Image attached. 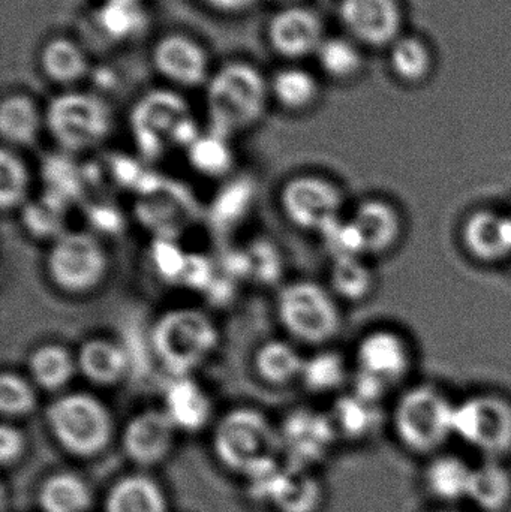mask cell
<instances>
[{
  "label": "cell",
  "instance_id": "1",
  "mask_svg": "<svg viewBox=\"0 0 511 512\" xmlns=\"http://www.w3.org/2000/svg\"><path fill=\"white\" fill-rule=\"evenodd\" d=\"M212 451L225 471L248 480L281 463L279 427L258 409H231L213 427Z\"/></svg>",
  "mask_w": 511,
  "mask_h": 512
},
{
  "label": "cell",
  "instance_id": "2",
  "mask_svg": "<svg viewBox=\"0 0 511 512\" xmlns=\"http://www.w3.org/2000/svg\"><path fill=\"white\" fill-rule=\"evenodd\" d=\"M455 414V400L437 385H410L393 405L390 427L407 453L429 459L455 438Z\"/></svg>",
  "mask_w": 511,
  "mask_h": 512
},
{
  "label": "cell",
  "instance_id": "3",
  "mask_svg": "<svg viewBox=\"0 0 511 512\" xmlns=\"http://www.w3.org/2000/svg\"><path fill=\"white\" fill-rule=\"evenodd\" d=\"M270 81L248 62L222 65L206 84L210 131L231 138L257 126L269 104Z\"/></svg>",
  "mask_w": 511,
  "mask_h": 512
},
{
  "label": "cell",
  "instance_id": "4",
  "mask_svg": "<svg viewBox=\"0 0 511 512\" xmlns=\"http://www.w3.org/2000/svg\"><path fill=\"white\" fill-rule=\"evenodd\" d=\"M44 418L57 447L72 459H96L116 438L113 412L104 400L87 391L57 394L45 409Z\"/></svg>",
  "mask_w": 511,
  "mask_h": 512
},
{
  "label": "cell",
  "instance_id": "5",
  "mask_svg": "<svg viewBox=\"0 0 511 512\" xmlns=\"http://www.w3.org/2000/svg\"><path fill=\"white\" fill-rule=\"evenodd\" d=\"M129 129L138 152L150 161L173 149H188L201 135L186 99L170 89L150 90L137 99Z\"/></svg>",
  "mask_w": 511,
  "mask_h": 512
},
{
  "label": "cell",
  "instance_id": "6",
  "mask_svg": "<svg viewBox=\"0 0 511 512\" xmlns=\"http://www.w3.org/2000/svg\"><path fill=\"white\" fill-rule=\"evenodd\" d=\"M150 343L156 360L173 378L192 376L215 354L218 325L203 310L177 307L156 319Z\"/></svg>",
  "mask_w": 511,
  "mask_h": 512
},
{
  "label": "cell",
  "instance_id": "7",
  "mask_svg": "<svg viewBox=\"0 0 511 512\" xmlns=\"http://www.w3.org/2000/svg\"><path fill=\"white\" fill-rule=\"evenodd\" d=\"M414 363V348L404 333L393 328H375L357 343L351 361V391L383 403L410 378Z\"/></svg>",
  "mask_w": 511,
  "mask_h": 512
},
{
  "label": "cell",
  "instance_id": "8",
  "mask_svg": "<svg viewBox=\"0 0 511 512\" xmlns=\"http://www.w3.org/2000/svg\"><path fill=\"white\" fill-rule=\"evenodd\" d=\"M276 315L285 333L300 345L324 348L341 334V301L329 286L294 280L279 291Z\"/></svg>",
  "mask_w": 511,
  "mask_h": 512
},
{
  "label": "cell",
  "instance_id": "9",
  "mask_svg": "<svg viewBox=\"0 0 511 512\" xmlns=\"http://www.w3.org/2000/svg\"><path fill=\"white\" fill-rule=\"evenodd\" d=\"M45 273L57 291L83 297L104 285L110 273V256L92 231H65L48 246Z\"/></svg>",
  "mask_w": 511,
  "mask_h": 512
},
{
  "label": "cell",
  "instance_id": "10",
  "mask_svg": "<svg viewBox=\"0 0 511 512\" xmlns=\"http://www.w3.org/2000/svg\"><path fill=\"white\" fill-rule=\"evenodd\" d=\"M113 111L95 93L63 92L51 99L45 126L63 153L77 155L101 146L113 131Z\"/></svg>",
  "mask_w": 511,
  "mask_h": 512
},
{
  "label": "cell",
  "instance_id": "11",
  "mask_svg": "<svg viewBox=\"0 0 511 512\" xmlns=\"http://www.w3.org/2000/svg\"><path fill=\"white\" fill-rule=\"evenodd\" d=\"M455 438L482 460H509L511 399L483 391L456 402Z\"/></svg>",
  "mask_w": 511,
  "mask_h": 512
},
{
  "label": "cell",
  "instance_id": "12",
  "mask_svg": "<svg viewBox=\"0 0 511 512\" xmlns=\"http://www.w3.org/2000/svg\"><path fill=\"white\" fill-rule=\"evenodd\" d=\"M282 215L297 230L323 234L344 216L345 195L341 186L317 173L288 177L279 189Z\"/></svg>",
  "mask_w": 511,
  "mask_h": 512
},
{
  "label": "cell",
  "instance_id": "13",
  "mask_svg": "<svg viewBox=\"0 0 511 512\" xmlns=\"http://www.w3.org/2000/svg\"><path fill=\"white\" fill-rule=\"evenodd\" d=\"M252 501L275 512H321L326 487L314 471L291 468L284 462L246 480Z\"/></svg>",
  "mask_w": 511,
  "mask_h": 512
},
{
  "label": "cell",
  "instance_id": "14",
  "mask_svg": "<svg viewBox=\"0 0 511 512\" xmlns=\"http://www.w3.org/2000/svg\"><path fill=\"white\" fill-rule=\"evenodd\" d=\"M281 456L291 468L314 471L326 462L339 441L330 414L299 409L279 427Z\"/></svg>",
  "mask_w": 511,
  "mask_h": 512
},
{
  "label": "cell",
  "instance_id": "15",
  "mask_svg": "<svg viewBox=\"0 0 511 512\" xmlns=\"http://www.w3.org/2000/svg\"><path fill=\"white\" fill-rule=\"evenodd\" d=\"M177 435L179 432L162 408L143 409L123 424L120 447L132 465L147 471L170 459Z\"/></svg>",
  "mask_w": 511,
  "mask_h": 512
},
{
  "label": "cell",
  "instance_id": "16",
  "mask_svg": "<svg viewBox=\"0 0 511 512\" xmlns=\"http://www.w3.org/2000/svg\"><path fill=\"white\" fill-rule=\"evenodd\" d=\"M135 212L144 227L155 231V239L174 240L176 233H180L195 215L191 195L179 185L164 182L159 177L140 192Z\"/></svg>",
  "mask_w": 511,
  "mask_h": 512
},
{
  "label": "cell",
  "instance_id": "17",
  "mask_svg": "<svg viewBox=\"0 0 511 512\" xmlns=\"http://www.w3.org/2000/svg\"><path fill=\"white\" fill-rule=\"evenodd\" d=\"M324 39L320 15L306 6H284L267 24V41L284 59H303L315 54Z\"/></svg>",
  "mask_w": 511,
  "mask_h": 512
},
{
  "label": "cell",
  "instance_id": "18",
  "mask_svg": "<svg viewBox=\"0 0 511 512\" xmlns=\"http://www.w3.org/2000/svg\"><path fill=\"white\" fill-rule=\"evenodd\" d=\"M350 219L368 259L392 254L404 239V215L392 201L384 198L363 200L357 204Z\"/></svg>",
  "mask_w": 511,
  "mask_h": 512
},
{
  "label": "cell",
  "instance_id": "19",
  "mask_svg": "<svg viewBox=\"0 0 511 512\" xmlns=\"http://www.w3.org/2000/svg\"><path fill=\"white\" fill-rule=\"evenodd\" d=\"M156 71L179 87L203 86L209 81V57L195 39L180 33L162 36L152 50Z\"/></svg>",
  "mask_w": 511,
  "mask_h": 512
},
{
  "label": "cell",
  "instance_id": "20",
  "mask_svg": "<svg viewBox=\"0 0 511 512\" xmlns=\"http://www.w3.org/2000/svg\"><path fill=\"white\" fill-rule=\"evenodd\" d=\"M461 242L473 261L497 265L511 258V215L480 209L465 218Z\"/></svg>",
  "mask_w": 511,
  "mask_h": 512
},
{
  "label": "cell",
  "instance_id": "21",
  "mask_svg": "<svg viewBox=\"0 0 511 512\" xmlns=\"http://www.w3.org/2000/svg\"><path fill=\"white\" fill-rule=\"evenodd\" d=\"M339 14L348 32L365 44H386L401 26L395 0H342Z\"/></svg>",
  "mask_w": 511,
  "mask_h": 512
},
{
  "label": "cell",
  "instance_id": "22",
  "mask_svg": "<svg viewBox=\"0 0 511 512\" xmlns=\"http://www.w3.org/2000/svg\"><path fill=\"white\" fill-rule=\"evenodd\" d=\"M162 411L179 433H200L213 418L209 393L192 376L171 379L164 391Z\"/></svg>",
  "mask_w": 511,
  "mask_h": 512
},
{
  "label": "cell",
  "instance_id": "23",
  "mask_svg": "<svg viewBox=\"0 0 511 512\" xmlns=\"http://www.w3.org/2000/svg\"><path fill=\"white\" fill-rule=\"evenodd\" d=\"M473 465L458 454L441 453L429 457L423 468V489L441 507H456L468 501Z\"/></svg>",
  "mask_w": 511,
  "mask_h": 512
},
{
  "label": "cell",
  "instance_id": "24",
  "mask_svg": "<svg viewBox=\"0 0 511 512\" xmlns=\"http://www.w3.org/2000/svg\"><path fill=\"white\" fill-rule=\"evenodd\" d=\"M75 357L78 375L93 387H116L129 372L128 352L117 340L108 337L83 340Z\"/></svg>",
  "mask_w": 511,
  "mask_h": 512
},
{
  "label": "cell",
  "instance_id": "25",
  "mask_svg": "<svg viewBox=\"0 0 511 512\" xmlns=\"http://www.w3.org/2000/svg\"><path fill=\"white\" fill-rule=\"evenodd\" d=\"M104 512H170L164 486L147 472L117 478L105 493Z\"/></svg>",
  "mask_w": 511,
  "mask_h": 512
},
{
  "label": "cell",
  "instance_id": "26",
  "mask_svg": "<svg viewBox=\"0 0 511 512\" xmlns=\"http://www.w3.org/2000/svg\"><path fill=\"white\" fill-rule=\"evenodd\" d=\"M26 375L39 391L65 393L78 375L77 357L63 343L36 345L26 358Z\"/></svg>",
  "mask_w": 511,
  "mask_h": 512
},
{
  "label": "cell",
  "instance_id": "27",
  "mask_svg": "<svg viewBox=\"0 0 511 512\" xmlns=\"http://www.w3.org/2000/svg\"><path fill=\"white\" fill-rule=\"evenodd\" d=\"M36 504L41 512H90L95 493L89 481L77 472L57 471L39 484Z\"/></svg>",
  "mask_w": 511,
  "mask_h": 512
},
{
  "label": "cell",
  "instance_id": "28",
  "mask_svg": "<svg viewBox=\"0 0 511 512\" xmlns=\"http://www.w3.org/2000/svg\"><path fill=\"white\" fill-rule=\"evenodd\" d=\"M381 405L351 390L339 396L329 412L339 441L362 442L372 438L383 424Z\"/></svg>",
  "mask_w": 511,
  "mask_h": 512
},
{
  "label": "cell",
  "instance_id": "29",
  "mask_svg": "<svg viewBox=\"0 0 511 512\" xmlns=\"http://www.w3.org/2000/svg\"><path fill=\"white\" fill-rule=\"evenodd\" d=\"M468 502L480 512L511 508V468L507 460H480L473 465Z\"/></svg>",
  "mask_w": 511,
  "mask_h": 512
},
{
  "label": "cell",
  "instance_id": "30",
  "mask_svg": "<svg viewBox=\"0 0 511 512\" xmlns=\"http://www.w3.org/2000/svg\"><path fill=\"white\" fill-rule=\"evenodd\" d=\"M252 364L261 382L281 388L300 381L305 358L293 343L272 339L258 346Z\"/></svg>",
  "mask_w": 511,
  "mask_h": 512
},
{
  "label": "cell",
  "instance_id": "31",
  "mask_svg": "<svg viewBox=\"0 0 511 512\" xmlns=\"http://www.w3.org/2000/svg\"><path fill=\"white\" fill-rule=\"evenodd\" d=\"M45 116L36 102L27 95L8 96L0 104V135L6 147H29L38 140Z\"/></svg>",
  "mask_w": 511,
  "mask_h": 512
},
{
  "label": "cell",
  "instance_id": "32",
  "mask_svg": "<svg viewBox=\"0 0 511 512\" xmlns=\"http://www.w3.org/2000/svg\"><path fill=\"white\" fill-rule=\"evenodd\" d=\"M353 381L350 361L333 349H321L305 358L300 382L314 394H332L344 390Z\"/></svg>",
  "mask_w": 511,
  "mask_h": 512
},
{
  "label": "cell",
  "instance_id": "33",
  "mask_svg": "<svg viewBox=\"0 0 511 512\" xmlns=\"http://www.w3.org/2000/svg\"><path fill=\"white\" fill-rule=\"evenodd\" d=\"M39 65L48 80L59 86H72L87 74L89 60L77 42L54 38L42 47Z\"/></svg>",
  "mask_w": 511,
  "mask_h": 512
},
{
  "label": "cell",
  "instance_id": "34",
  "mask_svg": "<svg viewBox=\"0 0 511 512\" xmlns=\"http://www.w3.org/2000/svg\"><path fill=\"white\" fill-rule=\"evenodd\" d=\"M96 26L111 41H131L149 23L143 0H102L96 9Z\"/></svg>",
  "mask_w": 511,
  "mask_h": 512
},
{
  "label": "cell",
  "instance_id": "35",
  "mask_svg": "<svg viewBox=\"0 0 511 512\" xmlns=\"http://www.w3.org/2000/svg\"><path fill=\"white\" fill-rule=\"evenodd\" d=\"M329 289L339 301L362 303L374 294L377 276L368 258L333 259Z\"/></svg>",
  "mask_w": 511,
  "mask_h": 512
},
{
  "label": "cell",
  "instance_id": "36",
  "mask_svg": "<svg viewBox=\"0 0 511 512\" xmlns=\"http://www.w3.org/2000/svg\"><path fill=\"white\" fill-rule=\"evenodd\" d=\"M318 93L320 87L314 75L297 66L279 69L270 80V95L290 113H303L311 108Z\"/></svg>",
  "mask_w": 511,
  "mask_h": 512
},
{
  "label": "cell",
  "instance_id": "37",
  "mask_svg": "<svg viewBox=\"0 0 511 512\" xmlns=\"http://www.w3.org/2000/svg\"><path fill=\"white\" fill-rule=\"evenodd\" d=\"M189 165L195 173L207 179H219L231 173L234 167V155L230 141L224 135L210 131L201 134L186 149Z\"/></svg>",
  "mask_w": 511,
  "mask_h": 512
},
{
  "label": "cell",
  "instance_id": "38",
  "mask_svg": "<svg viewBox=\"0 0 511 512\" xmlns=\"http://www.w3.org/2000/svg\"><path fill=\"white\" fill-rule=\"evenodd\" d=\"M32 176L29 167L11 147L0 152V209L3 213L21 210L29 203Z\"/></svg>",
  "mask_w": 511,
  "mask_h": 512
},
{
  "label": "cell",
  "instance_id": "39",
  "mask_svg": "<svg viewBox=\"0 0 511 512\" xmlns=\"http://www.w3.org/2000/svg\"><path fill=\"white\" fill-rule=\"evenodd\" d=\"M66 201L60 200L56 195L45 192L44 197L38 201H29L20 210L23 218V227L29 236L36 240L54 242L57 237L65 233L62 222L65 218Z\"/></svg>",
  "mask_w": 511,
  "mask_h": 512
},
{
  "label": "cell",
  "instance_id": "40",
  "mask_svg": "<svg viewBox=\"0 0 511 512\" xmlns=\"http://www.w3.org/2000/svg\"><path fill=\"white\" fill-rule=\"evenodd\" d=\"M38 388L29 376L14 370L0 373V414L3 421L23 420L38 408Z\"/></svg>",
  "mask_w": 511,
  "mask_h": 512
},
{
  "label": "cell",
  "instance_id": "41",
  "mask_svg": "<svg viewBox=\"0 0 511 512\" xmlns=\"http://www.w3.org/2000/svg\"><path fill=\"white\" fill-rule=\"evenodd\" d=\"M315 54L323 71L336 78L350 77L362 63L356 45L345 38L324 39Z\"/></svg>",
  "mask_w": 511,
  "mask_h": 512
},
{
  "label": "cell",
  "instance_id": "42",
  "mask_svg": "<svg viewBox=\"0 0 511 512\" xmlns=\"http://www.w3.org/2000/svg\"><path fill=\"white\" fill-rule=\"evenodd\" d=\"M252 203V186L248 182H231L221 189L212 206L213 222L219 227H231L245 218Z\"/></svg>",
  "mask_w": 511,
  "mask_h": 512
},
{
  "label": "cell",
  "instance_id": "43",
  "mask_svg": "<svg viewBox=\"0 0 511 512\" xmlns=\"http://www.w3.org/2000/svg\"><path fill=\"white\" fill-rule=\"evenodd\" d=\"M392 66L404 80H419L431 66L428 48L416 38H402L392 50Z\"/></svg>",
  "mask_w": 511,
  "mask_h": 512
},
{
  "label": "cell",
  "instance_id": "44",
  "mask_svg": "<svg viewBox=\"0 0 511 512\" xmlns=\"http://www.w3.org/2000/svg\"><path fill=\"white\" fill-rule=\"evenodd\" d=\"M47 162L45 182L48 194L56 195L66 203L77 198L81 192L83 173L69 162L68 156H59Z\"/></svg>",
  "mask_w": 511,
  "mask_h": 512
},
{
  "label": "cell",
  "instance_id": "45",
  "mask_svg": "<svg viewBox=\"0 0 511 512\" xmlns=\"http://www.w3.org/2000/svg\"><path fill=\"white\" fill-rule=\"evenodd\" d=\"M153 268L161 279L168 283L182 282L188 254L182 251L174 239L156 237L150 249Z\"/></svg>",
  "mask_w": 511,
  "mask_h": 512
},
{
  "label": "cell",
  "instance_id": "46",
  "mask_svg": "<svg viewBox=\"0 0 511 512\" xmlns=\"http://www.w3.org/2000/svg\"><path fill=\"white\" fill-rule=\"evenodd\" d=\"M246 252L249 276L261 283H270L281 273V259L275 246L269 242H257Z\"/></svg>",
  "mask_w": 511,
  "mask_h": 512
},
{
  "label": "cell",
  "instance_id": "47",
  "mask_svg": "<svg viewBox=\"0 0 511 512\" xmlns=\"http://www.w3.org/2000/svg\"><path fill=\"white\" fill-rule=\"evenodd\" d=\"M29 450L26 433L11 421H3L0 426V463L3 469L20 465Z\"/></svg>",
  "mask_w": 511,
  "mask_h": 512
},
{
  "label": "cell",
  "instance_id": "48",
  "mask_svg": "<svg viewBox=\"0 0 511 512\" xmlns=\"http://www.w3.org/2000/svg\"><path fill=\"white\" fill-rule=\"evenodd\" d=\"M215 282V268L210 259L203 255L188 254L185 271H183V285L192 289H207Z\"/></svg>",
  "mask_w": 511,
  "mask_h": 512
},
{
  "label": "cell",
  "instance_id": "49",
  "mask_svg": "<svg viewBox=\"0 0 511 512\" xmlns=\"http://www.w3.org/2000/svg\"><path fill=\"white\" fill-rule=\"evenodd\" d=\"M207 8L221 14H242L257 3V0H201Z\"/></svg>",
  "mask_w": 511,
  "mask_h": 512
},
{
  "label": "cell",
  "instance_id": "50",
  "mask_svg": "<svg viewBox=\"0 0 511 512\" xmlns=\"http://www.w3.org/2000/svg\"><path fill=\"white\" fill-rule=\"evenodd\" d=\"M432 512H465V511L459 510V508H456V507H441L440 510H435Z\"/></svg>",
  "mask_w": 511,
  "mask_h": 512
},
{
  "label": "cell",
  "instance_id": "51",
  "mask_svg": "<svg viewBox=\"0 0 511 512\" xmlns=\"http://www.w3.org/2000/svg\"><path fill=\"white\" fill-rule=\"evenodd\" d=\"M276 2L282 3V5L290 6V5H297V2L299 0H276Z\"/></svg>",
  "mask_w": 511,
  "mask_h": 512
}]
</instances>
